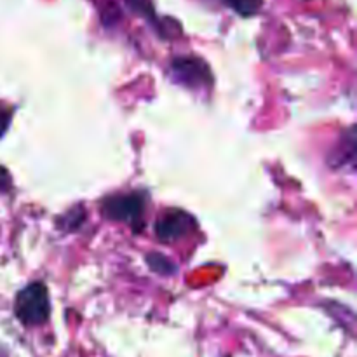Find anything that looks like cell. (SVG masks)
<instances>
[{"instance_id": "cell-1", "label": "cell", "mask_w": 357, "mask_h": 357, "mask_svg": "<svg viewBox=\"0 0 357 357\" xmlns=\"http://www.w3.org/2000/svg\"><path fill=\"white\" fill-rule=\"evenodd\" d=\"M14 314L24 326H40V324L47 323L49 316H51V302H49L45 284L31 282V284L24 286L16 296Z\"/></svg>"}, {"instance_id": "cell-2", "label": "cell", "mask_w": 357, "mask_h": 357, "mask_svg": "<svg viewBox=\"0 0 357 357\" xmlns=\"http://www.w3.org/2000/svg\"><path fill=\"white\" fill-rule=\"evenodd\" d=\"M146 197L143 194H117L105 199L101 211L105 218L112 222H122L131 229L139 230L143 225V215H145Z\"/></svg>"}, {"instance_id": "cell-3", "label": "cell", "mask_w": 357, "mask_h": 357, "mask_svg": "<svg viewBox=\"0 0 357 357\" xmlns=\"http://www.w3.org/2000/svg\"><path fill=\"white\" fill-rule=\"evenodd\" d=\"M169 75L174 82L181 84L190 89L211 86V72L202 59L192 56H180L174 58L169 65Z\"/></svg>"}, {"instance_id": "cell-4", "label": "cell", "mask_w": 357, "mask_h": 357, "mask_svg": "<svg viewBox=\"0 0 357 357\" xmlns=\"http://www.w3.org/2000/svg\"><path fill=\"white\" fill-rule=\"evenodd\" d=\"M195 229V222L190 215L180 209H169L159 216L155 222V236L160 243H176Z\"/></svg>"}, {"instance_id": "cell-5", "label": "cell", "mask_w": 357, "mask_h": 357, "mask_svg": "<svg viewBox=\"0 0 357 357\" xmlns=\"http://www.w3.org/2000/svg\"><path fill=\"white\" fill-rule=\"evenodd\" d=\"M84 222H86V209L82 206H75L68 213H65V216L59 218L58 227L65 232H75L84 225Z\"/></svg>"}, {"instance_id": "cell-6", "label": "cell", "mask_w": 357, "mask_h": 357, "mask_svg": "<svg viewBox=\"0 0 357 357\" xmlns=\"http://www.w3.org/2000/svg\"><path fill=\"white\" fill-rule=\"evenodd\" d=\"M227 6L230 7L232 10H236L239 16H255L258 10L261 9V3L264 0H223Z\"/></svg>"}, {"instance_id": "cell-7", "label": "cell", "mask_w": 357, "mask_h": 357, "mask_svg": "<svg viewBox=\"0 0 357 357\" xmlns=\"http://www.w3.org/2000/svg\"><path fill=\"white\" fill-rule=\"evenodd\" d=\"M146 264H149V267L152 268L153 272H157V274L171 275L176 272V267L171 264L169 258L162 257V255L159 253H150L149 257H146Z\"/></svg>"}, {"instance_id": "cell-8", "label": "cell", "mask_w": 357, "mask_h": 357, "mask_svg": "<svg viewBox=\"0 0 357 357\" xmlns=\"http://www.w3.org/2000/svg\"><path fill=\"white\" fill-rule=\"evenodd\" d=\"M126 3H128L132 13L139 14L145 20L155 21V13H153V7L150 3V0H126Z\"/></svg>"}, {"instance_id": "cell-9", "label": "cell", "mask_w": 357, "mask_h": 357, "mask_svg": "<svg viewBox=\"0 0 357 357\" xmlns=\"http://www.w3.org/2000/svg\"><path fill=\"white\" fill-rule=\"evenodd\" d=\"M10 119H13V108H7L0 105V139H2V136L9 129Z\"/></svg>"}, {"instance_id": "cell-10", "label": "cell", "mask_w": 357, "mask_h": 357, "mask_svg": "<svg viewBox=\"0 0 357 357\" xmlns=\"http://www.w3.org/2000/svg\"><path fill=\"white\" fill-rule=\"evenodd\" d=\"M10 188V176L2 166H0V194L7 192Z\"/></svg>"}]
</instances>
